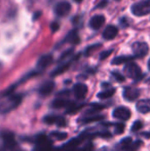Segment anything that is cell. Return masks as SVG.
I'll return each mask as SVG.
<instances>
[{"label": "cell", "mask_w": 150, "mask_h": 151, "mask_svg": "<svg viewBox=\"0 0 150 151\" xmlns=\"http://www.w3.org/2000/svg\"><path fill=\"white\" fill-rule=\"evenodd\" d=\"M111 52H112V50H107V52H103L102 54L100 55V60H105L106 58H108V57L111 55Z\"/></svg>", "instance_id": "d6a6232c"}, {"label": "cell", "mask_w": 150, "mask_h": 151, "mask_svg": "<svg viewBox=\"0 0 150 151\" xmlns=\"http://www.w3.org/2000/svg\"><path fill=\"white\" fill-rule=\"evenodd\" d=\"M115 93V88H107V90L105 91H102L101 93H98V98L101 100H106V99H109V98H111L112 96Z\"/></svg>", "instance_id": "ffe728a7"}, {"label": "cell", "mask_w": 150, "mask_h": 151, "mask_svg": "<svg viewBox=\"0 0 150 151\" xmlns=\"http://www.w3.org/2000/svg\"><path fill=\"white\" fill-rule=\"evenodd\" d=\"M131 12L136 17H144L150 14V0L136 2L131 7Z\"/></svg>", "instance_id": "7a4b0ae2"}, {"label": "cell", "mask_w": 150, "mask_h": 151, "mask_svg": "<svg viewBox=\"0 0 150 151\" xmlns=\"http://www.w3.org/2000/svg\"><path fill=\"white\" fill-rule=\"evenodd\" d=\"M134 56H119L113 59L112 64L113 65H121V64H128L132 60H134Z\"/></svg>", "instance_id": "ac0fdd59"}, {"label": "cell", "mask_w": 150, "mask_h": 151, "mask_svg": "<svg viewBox=\"0 0 150 151\" xmlns=\"http://www.w3.org/2000/svg\"><path fill=\"white\" fill-rule=\"evenodd\" d=\"M146 82H147V83H150V78H148V79L146 80Z\"/></svg>", "instance_id": "60d3db41"}, {"label": "cell", "mask_w": 150, "mask_h": 151, "mask_svg": "<svg viewBox=\"0 0 150 151\" xmlns=\"http://www.w3.org/2000/svg\"><path fill=\"white\" fill-rule=\"evenodd\" d=\"M60 118H61V116L46 115V116H44V118H43V122L47 123V124H52V123H56V124H58Z\"/></svg>", "instance_id": "603a6c76"}, {"label": "cell", "mask_w": 150, "mask_h": 151, "mask_svg": "<svg viewBox=\"0 0 150 151\" xmlns=\"http://www.w3.org/2000/svg\"><path fill=\"white\" fill-rule=\"evenodd\" d=\"M123 72L126 74V76L136 80V81H139V80H141L144 77V74L141 71V68L136 63H133V62H130V63H128L124 66Z\"/></svg>", "instance_id": "6da1fadb"}, {"label": "cell", "mask_w": 150, "mask_h": 151, "mask_svg": "<svg viewBox=\"0 0 150 151\" xmlns=\"http://www.w3.org/2000/svg\"><path fill=\"white\" fill-rule=\"evenodd\" d=\"M115 1H119V0H115Z\"/></svg>", "instance_id": "b9f144b4"}, {"label": "cell", "mask_w": 150, "mask_h": 151, "mask_svg": "<svg viewBox=\"0 0 150 151\" xmlns=\"http://www.w3.org/2000/svg\"><path fill=\"white\" fill-rule=\"evenodd\" d=\"M148 69H149V71H150V59H149V61H148Z\"/></svg>", "instance_id": "ab89813d"}, {"label": "cell", "mask_w": 150, "mask_h": 151, "mask_svg": "<svg viewBox=\"0 0 150 151\" xmlns=\"http://www.w3.org/2000/svg\"><path fill=\"white\" fill-rule=\"evenodd\" d=\"M50 136H52L54 139L58 140V141H63L67 138V133H62V132H52L50 133Z\"/></svg>", "instance_id": "484cf974"}, {"label": "cell", "mask_w": 150, "mask_h": 151, "mask_svg": "<svg viewBox=\"0 0 150 151\" xmlns=\"http://www.w3.org/2000/svg\"><path fill=\"white\" fill-rule=\"evenodd\" d=\"M136 108L140 113L146 114L150 112V99H143L137 102Z\"/></svg>", "instance_id": "5bb4252c"}, {"label": "cell", "mask_w": 150, "mask_h": 151, "mask_svg": "<svg viewBox=\"0 0 150 151\" xmlns=\"http://www.w3.org/2000/svg\"><path fill=\"white\" fill-rule=\"evenodd\" d=\"M104 116L103 115H90V116H86L84 117L83 119L81 120L82 123H90V122H93V121H99L101 119H103Z\"/></svg>", "instance_id": "cb8c5ba5"}, {"label": "cell", "mask_w": 150, "mask_h": 151, "mask_svg": "<svg viewBox=\"0 0 150 151\" xmlns=\"http://www.w3.org/2000/svg\"><path fill=\"white\" fill-rule=\"evenodd\" d=\"M73 93L77 100H83L88 95V86L84 83H76L73 88Z\"/></svg>", "instance_id": "30bf717a"}, {"label": "cell", "mask_w": 150, "mask_h": 151, "mask_svg": "<svg viewBox=\"0 0 150 151\" xmlns=\"http://www.w3.org/2000/svg\"><path fill=\"white\" fill-rule=\"evenodd\" d=\"M132 50L133 54H134L135 58H144L149 52V47L148 44L146 42H142V41H137L135 43H133L132 45Z\"/></svg>", "instance_id": "277c9868"}, {"label": "cell", "mask_w": 150, "mask_h": 151, "mask_svg": "<svg viewBox=\"0 0 150 151\" xmlns=\"http://www.w3.org/2000/svg\"><path fill=\"white\" fill-rule=\"evenodd\" d=\"M52 61H54V58L52 55H43L42 57H40L37 62V68L40 70L45 69L52 63Z\"/></svg>", "instance_id": "9a60e30c"}, {"label": "cell", "mask_w": 150, "mask_h": 151, "mask_svg": "<svg viewBox=\"0 0 150 151\" xmlns=\"http://www.w3.org/2000/svg\"><path fill=\"white\" fill-rule=\"evenodd\" d=\"M83 107L82 104H75V103H71L70 105L67 107V113L69 114H73V113H76L77 111H79L81 108Z\"/></svg>", "instance_id": "7402d4cb"}, {"label": "cell", "mask_w": 150, "mask_h": 151, "mask_svg": "<svg viewBox=\"0 0 150 151\" xmlns=\"http://www.w3.org/2000/svg\"><path fill=\"white\" fill-rule=\"evenodd\" d=\"M122 96H123V99L126 100V101L134 102V101H136L139 98V96H140V91L137 88H134V86H126V88H123Z\"/></svg>", "instance_id": "52a82bcc"}, {"label": "cell", "mask_w": 150, "mask_h": 151, "mask_svg": "<svg viewBox=\"0 0 150 151\" xmlns=\"http://www.w3.org/2000/svg\"><path fill=\"white\" fill-rule=\"evenodd\" d=\"M0 138H1L2 142H3L4 148H14L16 146V138H14V134L9 131H1L0 132Z\"/></svg>", "instance_id": "5b68a950"}, {"label": "cell", "mask_w": 150, "mask_h": 151, "mask_svg": "<svg viewBox=\"0 0 150 151\" xmlns=\"http://www.w3.org/2000/svg\"><path fill=\"white\" fill-rule=\"evenodd\" d=\"M105 24V17L103 14H96L90 21V27L93 30H99Z\"/></svg>", "instance_id": "7c38bea8"}, {"label": "cell", "mask_w": 150, "mask_h": 151, "mask_svg": "<svg viewBox=\"0 0 150 151\" xmlns=\"http://www.w3.org/2000/svg\"><path fill=\"white\" fill-rule=\"evenodd\" d=\"M70 64H71V62H66V63H63L62 65L59 66L56 70H54L50 75H52V77H55V76H58V75H60V74L64 73V72L66 71V70H68V68L70 67Z\"/></svg>", "instance_id": "d6986e66"}, {"label": "cell", "mask_w": 150, "mask_h": 151, "mask_svg": "<svg viewBox=\"0 0 150 151\" xmlns=\"http://www.w3.org/2000/svg\"><path fill=\"white\" fill-rule=\"evenodd\" d=\"M55 88V82L52 81V80H48V81H45L39 88V93L43 97H46V96L50 95L52 93Z\"/></svg>", "instance_id": "2e32d148"}, {"label": "cell", "mask_w": 150, "mask_h": 151, "mask_svg": "<svg viewBox=\"0 0 150 151\" xmlns=\"http://www.w3.org/2000/svg\"><path fill=\"white\" fill-rule=\"evenodd\" d=\"M59 23L58 22H54L52 24V26H50V28H52V32H56L57 30L59 29Z\"/></svg>", "instance_id": "e575fe53"}, {"label": "cell", "mask_w": 150, "mask_h": 151, "mask_svg": "<svg viewBox=\"0 0 150 151\" xmlns=\"http://www.w3.org/2000/svg\"><path fill=\"white\" fill-rule=\"evenodd\" d=\"M98 46H100V44H96V45H93V46H90L88 48H86V50H85V55L86 56H88V55H90L93 52V50H96Z\"/></svg>", "instance_id": "836d02e7"}, {"label": "cell", "mask_w": 150, "mask_h": 151, "mask_svg": "<svg viewBox=\"0 0 150 151\" xmlns=\"http://www.w3.org/2000/svg\"><path fill=\"white\" fill-rule=\"evenodd\" d=\"M132 143H133L132 138L126 137V138H124V139H122L121 141H120V147L122 148V150H124L126 147H128V146H130Z\"/></svg>", "instance_id": "4316f807"}, {"label": "cell", "mask_w": 150, "mask_h": 151, "mask_svg": "<svg viewBox=\"0 0 150 151\" xmlns=\"http://www.w3.org/2000/svg\"><path fill=\"white\" fill-rule=\"evenodd\" d=\"M142 144H143L142 141H140V140H137V141L133 142L130 146H128V147H126L123 151H137L139 148L141 147V146H142Z\"/></svg>", "instance_id": "d4e9b609"}, {"label": "cell", "mask_w": 150, "mask_h": 151, "mask_svg": "<svg viewBox=\"0 0 150 151\" xmlns=\"http://www.w3.org/2000/svg\"><path fill=\"white\" fill-rule=\"evenodd\" d=\"M115 125V134L116 135H120V134H122L124 132V129H126V125L123 124L122 122H119V123H116Z\"/></svg>", "instance_id": "f1b7e54d"}, {"label": "cell", "mask_w": 150, "mask_h": 151, "mask_svg": "<svg viewBox=\"0 0 150 151\" xmlns=\"http://www.w3.org/2000/svg\"><path fill=\"white\" fill-rule=\"evenodd\" d=\"M71 12V4L68 1H60L55 6V14L58 17H66Z\"/></svg>", "instance_id": "8992f818"}, {"label": "cell", "mask_w": 150, "mask_h": 151, "mask_svg": "<svg viewBox=\"0 0 150 151\" xmlns=\"http://www.w3.org/2000/svg\"><path fill=\"white\" fill-rule=\"evenodd\" d=\"M112 76L114 77V79L116 80V81H118V82H123L124 81V76L122 75L121 73H119V72H117V71H113L112 72Z\"/></svg>", "instance_id": "f546056e"}, {"label": "cell", "mask_w": 150, "mask_h": 151, "mask_svg": "<svg viewBox=\"0 0 150 151\" xmlns=\"http://www.w3.org/2000/svg\"><path fill=\"white\" fill-rule=\"evenodd\" d=\"M0 151H5V148H4V147H0Z\"/></svg>", "instance_id": "f35d334b"}, {"label": "cell", "mask_w": 150, "mask_h": 151, "mask_svg": "<svg viewBox=\"0 0 150 151\" xmlns=\"http://www.w3.org/2000/svg\"><path fill=\"white\" fill-rule=\"evenodd\" d=\"M65 41L66 42H70V43H73V44H77V43H79V36H78V34H77V32H76L75 30L74 31H72V32H70V33L67 35V37L65 38Z\"/></svg>", "instance_id": "44dd1931"}, {"label": "cell", "mask_w": 150, "mask_h": 151, "mask_svg": "<svg viewBox=\"0 0 150 151\" xmlns=\"http://www.w3.org/2000/svg\"><path fill=\"white\" fill-rule=\"evenodd\" d=\"M21 102H22V96L21 95L11 96V97L8 99L7 104H6V105H2V107H1L2 112H7V111H10V110L14 109V108H17L20 105Z\"/></svg>", "instance_id": "9c48e42d"}, {"label": "cell", "mask_w": 150, "mask_h": 151, "mask_svg": "<svg viewBox=\"0 0 150 151\" xmlns=\"http://www.w3.org/2000/svg\"><path fill=\"white\" fill-rule=\"evenodd\" d=\"M81 1H83V0H74V2H76V3H80Z\"/></svg>", "instance_id": "74e56055"}, {"label": "cell", "mask_w": 150, "mask_h": 151, "mask_svg": "<svg viewBox=\"0 0 150 151\" xmlns=\"http://www.w3.org/2000/svg\"><path fill=\"white\" fill-rule=\"evenodd\" d=\"M71 104L70 101H68L67 99H56L52 101V107L56 108V109H60V108H65L68 107Z\"/></svg>", "instance_id": "e0dca14e"}, {"label": "cell", "mask_w": 150, "mask_h": 151, "mask_svg": "<svg viewBox=\"0 0 150 151\" xmlns=\"http://www.w3.org/2000/svg\"><path fill=\"white\" fill-rule=\"evenodd\" d=\"M73 52H74V50H73V48H69V50H67L66 52L62 54V56H61V58H60V61H63L64 59H66L67 57L71 56V55L73 54Z\"/></svg>", "instance_id": "1f68e13d"}, {"label": "cell", "mask_w": 150, "mask_h": 151, "mask_svg": "<svg viewBox=\"0 0 150 151\" xmlns=\"http://www.w3.org/2000/svg\"><path fill=\"white\" fill-rule=\"evenodd\" d=\"M93 150V146L92 144H88V145L83 146L82 148H75V149H71V150H65V151H92Z\"/></svg>", "instance_id": "4dcf8cb0"}, {"label": "cell", "mask_w": 150, "mask_h": 151, "mask_svg": "<svg viewBox=\"0 0 150 151\" xmlns=\"http://www.w3.org/2000/svg\"><path fill=\"white\" fill-rule=\"evenodd\" d=\"M120 24H121V26L123 27V28H126V27H128V20H126V18H123V19H121V20H120Z\"/></svg>", "instance_id": "d590c367"}, {"label": "cell", "mask_w": 150, "mask_h": 151, "mask_svg": "<svg viewBox=\"0 0 150 151\" xmlns=\"http://www.w3.org/2000/svg\"><path fill=\"white\" fill-rule=\"evenodd\" d=\"M52 146V142L46 136L39 135L35 140L34 151H50Z\"/></svg>", "instance_id": "3957f363"}, {"label": "cell", "mask_w": 150, "mask_h": 151, "mask_svg": "<svg viewBox=\"0 0 150 151\" xmlns=\"http://www.w3.org/2000/svg\"><path fill=\"white\" fill-rule=\"evenodd\" d=\"M118 34V29L113 25H109L105 28V30L103 31V38L106 40H112L117 36Z\"/></svg>", "instance_id": "4fadbf2b"}, {"label": "cell", "mask_w": 150, "mask_h": 151, "mask_svg": "<svg viewBox=\"0 0 150 151\" xmlns=\"http://www.w3.org/2000/svg\"><path fill=\"white\" fill-rule=\"evenodd\" d=\"M86 137H88L86 135H80V136H78V137H76V138H73V139H71L68 143L65 144V145L63 146V148H64L65 150L75 149V148H77L78 146L82 143V141H83Z\"/></svg>", "instance_id": "8fae6325"}, {"label": "cell", "mask_w": 150, "mask_h": 151, "mask_svg": "<svg viewBox=\"0 0 150 151\" xmlns=\"http://www.w3.org/2000/svg\"><path fill=\"white\" fill-rule=\"evenodd\" d=\"M113 117L116 118V119L119 120H128L132 115L131 113V110L128 109V107H123V106H120V107H117L114 109L113 113H112Z\"/></svg>", "instance_id": "ba28073f"}, {"label": "cell", "mask_w": 150, "mask_h": 151, "mask_svg": "<svg viewBox=\"0 0 150 151\" xmlns=\"http://www.w3.org/2000/svg\"><path fill=\"white\" fill-rule=\"evenodd\" d=\"M105 5H107V0H103L102 2H101V3H99L98 4V6H97V7H104Z\"/></svg>", "instance_id": "8d00e7d4"}, {"label": "cell", "mask_w": 150, "mask_h": 151, "mask_svg": "<svg viewBox=\"0 0 150 151\" xmlns=\"http://www.w3.org/2000/svg\"><path fill=\"white\" fill-rule=\"evenodd\" d=\"M142 127H143V122H142V121H141V120H136L134 123H133L131 131H132L133 133H136V132L140 131Z\"/></svg>", "instance_id": "83f0119b"}]
</instances>
